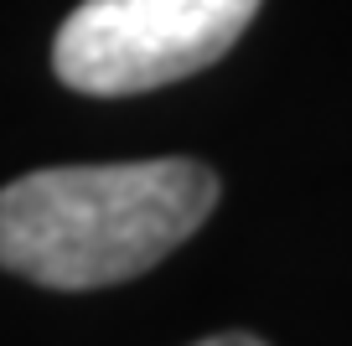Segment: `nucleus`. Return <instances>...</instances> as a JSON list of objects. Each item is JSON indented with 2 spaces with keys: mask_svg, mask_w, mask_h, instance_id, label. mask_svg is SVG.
Segmentation results:
<instances>
[{
  "mask_svg": "<svg viewBox=\"0 0 352 346\" xmlns=\"http://www.w3.org/2000/svg\"><path fill=\"white\" fill-rule=\"evenodd\" d=\"M197 346H264L259 336H243V331H228V336H208V341H197Z\"/></svg>",
  "mask_w": 352,
  "mask_h": 346,
  "instance_id": "3",
  "label": "nucleus"
},
{
  "mask_svg": "<svg viewBox=\"0 0 352 346\" xmlns=\"http://www.w3.org/2000/svg\"><path fill=\"white\" fill-rule=\"evenodd\" d=\"M259 0H83L52 42L67 88L124 98L218 62L254 21Z\"/></svg>",
  "mask_w": 352,
  "mask_h": 346,
  "instance_id": "2",
  "label": "nucleus"
},
{
  "mask_svg": "<svg viewBox=\"0 0 352 346\" xmlns=\"http://www.w3.org/2000/svg\"><path fill=\"white\" fill-rule=\"evenodd\" d=\"M212 202L218 176L176 155L32 171L0 186V269L47 290H104L182 249Z\"/></svg>",
  "mask_w": 352,
  "mask_h": 346,
  "instance_id": "1",
  "label": "nucleus"
}]
</instances>
